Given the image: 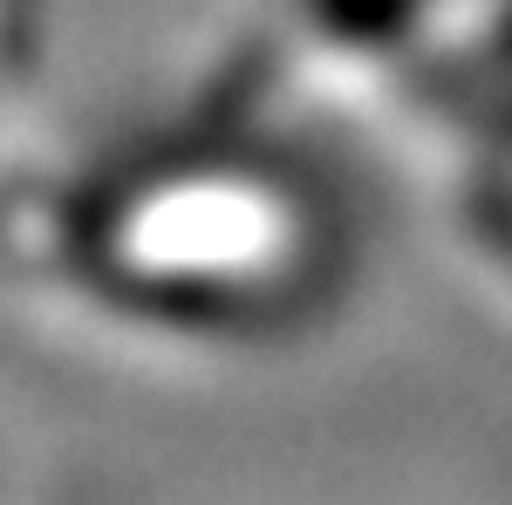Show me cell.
I'll return each mask as SVG.
<instances>
[{"label": "cell", "mask_w": 512, "mask_h": 505, "mask_svg": "<svg viewBox=\"0 0 512 505\" xmlns=\"http://www.w3.org/2000/svg\"><path fill=\"white\" fill-rule=\"evenodd\" d=\"M0 273L137 349H260L335 280V212L294 157L198 110L0 192Z\"/></svg>", "instance_id": "obj_1"}, {"label": "cell", "mask_w": 512, "mask_h": 505, "mask_svg": "<svg viewBox=\"0 0 512 505\" xmlns=\"http://www.w3.org/2000/svg\"><path fill=\"white\" fill-rule=\"evenodd\" d=\"M35 76H41V21L35 0H0V192L14 185V157L35 117Z\"/></svg>", "instance_id": "obj_2"}]
</instances>
